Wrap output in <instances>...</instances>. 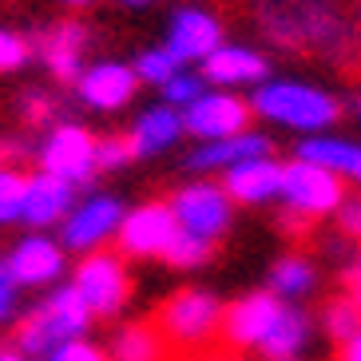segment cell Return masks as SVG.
Returning a JSON list of instances; mask_svg holds the SVG:
<instances>
[{
  "label": "cell",
  "instance_id": "9c48e42d",
  "mask_svg": "<svg viewBox=\"0 0 361 361\" xmlns=\"http://www.w3.org/2000/svg\"><path fill=\"white\" fill-rule=\"evenodd\" d=\"M262 28L282 44H338L345 24L329 0H258Z\"/></svg>",
  "mask_w": 361,
  "mask_h": 361
},
{
  "label": "cell",
  "instance_id": "2e32d148",
  "mask_svg": "<svg viewBox=\"0 0 361 361\" xmlns=\"http://www.w3.org/2000/svg\"><path fill=\"white\" fill-rule=\"evenodd\" d=\"M199 75L207 87H223V92H255L262 80H270V60H266L262 48H250V44L238 40H223L207 60L199 64Z\"/></svg>",
  "mask_w": 361,
  "mask_h": 361
},
{
  "label": "cell",
  "instance_id": "d4e9b609",
  "mask_svg": "<svg viewBox=\"0 0 361 361\" xmlns=\"http://www.w3.org/2000/svg\"><path fill=\"white\" fill-rule=\"evenodd\" d=\"M107 361H171V345L155 322H119L104 341Z\"/></svg>",
  "mask_w": 361,
  "mask_h": 361
},
{
  "label": "cell",
  "instance_id": "5b68a950",
  "mask_svg": "<svg viewBox=\"0 0 361 361\" xmlns=\"http://www.w3.org/2000/svg\"><path fill=\"white\" fill-rule=\"evenodd\" d=\"M345 199V183L329 175L326 167H314L306 159H286L282 163V183H278V207L290 231L314 226L334 219V211Z\"/></svg>",
  "mask_w": 361,
  "mask_h": 361
},
{
  "label": "cell",
  "instance_id": "7402d4cb",
  "mask_svg": "<svg viewBox=\"0 0 361 361\" xmlns=\"http://www.w3.org/2000/svg\"><path fill=\"white\" fill-rule=\"evenodd\" d=\"M294 159H306V163H314V167H326L329 175H338L345 187H357L361 191V139L338 135V131L306 135V139H298Z\"/></svg>",
  "mask_w": 361,
  "mask_h": 361
},
{
  "label": "cell",
  "instance_id": "ffe728a7",
  "mask_svg": "<svg viewBox=\"0 0 361 361\" xmlns=\"http://www.w3.org/2000/svg\"><path fill=\"white\" fill-rule=\"evenodd\" d=\"M123 139H128V147H131V159L167 155V151H175L187 139V131H183V111H175V107L155 99V104H147L131 119V128Z\"/></svg>",
  "mask_w": 361,
  "mask_h": 361
},
{
  "label": "cell",
  "instance_id": "b9f144b4",
  "mask_svg": "<svg viewBox=\"0 0 361 361\" xmlns=\"http://www.w3.org/2000/svg\"><path fill=\"white\" fill-rule=\"evenodd\" d=\"M116 4H123V8H135V12H143V8H151L155 0H116Z\"/></svg>",
  "mask_w": 361,
  "mask_h": 361
},
{
  "label": "cell",
  "instance_id": "e575fe53",
  "mask_svg": "<svg viewBox=\"0 0 361 361\" xmlns=\"http://www.w3.org/2000/svg\"><path fill=\"white\" fill-rule=\"evenodd\" d=\"M40 361H107V350L96 338H72V341H60L56 350H48Z\"/></svg>",
  "mask_w": 361,
  "mask_h": 361
},
{
  "label": "cell",
  "instance_id": "30bf717a",
  "mask_svg": "<svg viewBox=\"0 0 361 361\" xmlns=\"http://www.w3.org/2000/svg\"><path fill=\"white\" fill-rule=\"evenodd\" d=\"M0 262H4V270L24 294L28 290L44 294V290L60 286V282H68V270H72V255L60 246L56 234H44V231H24Z\"/></svg>",
  "mask_w": 361,
  "mask_h": 361
},
{
  "label": "cell",
  "instance_id": "74e56055",
  "mask_svg": "<svg viewBox=\"0 0 361 361\" xmlns=\"http://www.w3.org/2000/svg\"><path fill=\"white\" fill-rule=\"evenodd\" d=\"M334 361H361V334L357 338H350L345 345H338V357Z\"/></svg>",
  "mask_w": 361,
  "mask_h": 361
},
{
  "label": "cell",
  "instance_id": "f1b7e54d",
  "mask_svg": "<svg viewBox=\"0 0 361 361\" xmlns=\"http://www.w3.org/2000/svg\"><path fill=\"white\" fill-rule=\"evenodd\" d=\"M24 167L4 163L0 167V226H16L20 223V207H24Z\"/></svg>",
  "mask_w": 361,
  "mask_h": 361
},
{
  "label": "cell",
  "instance_id": "7a4b0ae2",
  "mask_svg": "<svg viewBox=\"0 0 361 361\" xmlns=\"http://www.w3.org/2000/svg\"><path fill=\"white\" fill-rule=\"evenodd\" d=\"M92 326H96V322H92L87 306L75 298V290L68 286V282H60V286L44 290L40 302H32V306L20 314V322L12 329V345L40 361L44 353L56 350L60 341L92 338Z\"/></svg>",
  "mask_w": 361,
  "mask_h": 361
},
{
  "label": "cell",
  "instance_id": "e0dca14e",
  "mask_svg": "<svg viewBox=\"0 0 361 361\" xmlns=\"http://www.w3.org/2000/svg\"><path fill=\"white\" fill-rule=\"evenodd\" d=\"M87 48H92V28L80 20H60L32 36V56H40L48 75L60 84H75V75L87 68Z\"/></svg>",
  "mask_w": 361,
  "mask_h": 361
},
{
  "label": "cell",
  "instance_id": "3957f363",
  "mask_svg": "<svg viewBox=\"0 0 361 361\" xmlns=\"http://www.w3.org/2000/svg\"><path fill=\"white\" fill-rule=\"evenodd\" d=\"M226 302L207 286H183L167 294L155 314V329L175 353H207L219 341Z\"/></svg>",
  "mask_w": 361,
  "mask_h": 361
},
{
  "label": "cell",
  "instance_id": "f35d334b",
  "mask_svg": "<svg viewBox=\"0 0 361 361\" xmlns=\"http://www.w3.org/2000/svg\"><path fill=\"white\" fill-rule=\"evenodd\" d=\"M195 361H246V357L231 350H207V353H195Z\"/></svg>",
  "mask_w": 361,
  "mask_h": 361
},
{
  "label": "cell",
  "instance_id": "8d00e7d4",
  "mask_svg": "<svg viewBox=\"0 0 361 361\" xmlns=\"http://www.w3.org/2000/svg\"><path fill=\"white\" fill-rule=\"evenodd\" d=\"M341 282H345V294L353 298L361 306V250H353V258L345 262V270H341Z\"/></svg>",
  "mask_w": 361,
  "mask_h": 361
},
{
  "label": "cell",
  "instance_id": "9a60e30c",
  "mask_svg": "<svg viewBox=\"0 0 361 361\" xmlns=\"http://www.w3.org/2000/svg\"><path fill=\"white\" fill-rule=\"evenodd\" d=\"M223 40H226L223 20H219L207 4H175V8H171L167 32H163V48H167L183 68H199Z\"/></svg>",
  "mask_w": 361,
  "mask_h": 361
},
{
  "label": "cell",
  "instance_id": "d6a6232c",
  "mask_svg": "<svg viewBox=\"0 0 361 361\" xmlns=\"http://www.w3.org/2000/svg\"><path fill=\"white\" fill-rule=\"evenodd\" d=\"M28 60H32V40L20 36L16 28H4V24H0V75L20 72Z\"/></svg>",
  "mask_w": 361,
  "mask_h": 361
},
{
  "label": "cell",
  "instance_id": "484cf974",
  "mask_svg": "<svg viewBox=\"0 0 361 361\" xmlns=\"http://www.w3.org/2000/svg\"><path fill=\"white\" fill-rule=\"evenodd\" d=\"M318 334L329 338L334 345H345L350 338L361 334V306L350 294H334L318 314Z\"/></svg>",
  "mask_w": 361,
  "mask_h": 361
},
{
  "label": "cell",
  "instance_id": "d590c367",
  "mask_svg": "<svg viewBox=\"0 0 361 361\" xmlns=\"http://www.w3.org/2000/svg\"><path fill=\"white\" fill-rule=\"evenodd\" d=\"M334 223H338L341 238H350L353 246H361V191H345L341 207L334 211Z\"/></svg>",
  "mask_w": 361,
  "mask_h": 361
},
{
  "label": "cell",
  "instance_id": "836d02e7",
  "mask_svg": "<svg viewBox=\"0 0 361 361\" xmlns=\"http://www.w3.org/2000/svg\"><path fill=\"white\" fill-rule=\"evenodd\" d=\"M24 310H28L24 290L12 282V274L4 270V262H0V329H16V322H20Z\"/></svg>",
  "mask_w": 361,
  "mask_h": 361
},
{
  "label": "cell",
  "instance_id": "d6986e66",
  "mask_svg": "<svg viewBox=\"0 0 361 361\" xmlns=\"http://www.w3.org/2000/svg\"><path fill=\"white\" fill-rule=\"evenodd\" d=\"M80 191L72 183L56 179V175H44V171H32L24 175V207H20V223L28 231H44L52 234L56 226L68 219V211L75 207Z\"/></svg>",
  "mask_w": 361,
  "mask_h": 361
},
{
  "label": "cell",
  "instance_id": "603a6c76",
  "mask_svg": "<svg viewBox=\"0 0 361 361\" xmlns=\"http://www.w3.org/2000/svg\"><path fill=\"white\" fill-rule=\"evenodd\" d=\"M314 338H318V322H314V314H310L306 306H282V314L274 318V326H270V334L262 338V345H258L255 357L262 361H294V357H306L310 345H314Z\"/></svg>",
  "mask_w": 361,
  "mask_h": 361
},
{
  "label": "cell",
  "instance_id": "8992f818",
  "mask_svg": "<svg viewBox=\"0 0 361 361\" xmlns=\"http://www.w3.org/2000/svg\"><path fill=\"white\" fill-rule=\"evenodd\" d=\"M167 207L175 214L179 234H191V238L211 246L226 238V231L234 226V211H238L219 179H187L183 187L171 191Z\"/></svg>",
  "mask_w": 361,
  "mask_h": 361
},
{
  "label": "cell",
  "instance_id": "1f68e13d",
  "mask_svg": "<svg viewBox=\"0 0 361 361\" xmlns=\"http://www.w3.org/2000/svg\"><path fill=\"white\" fill-rule=\"evenodd\" d=\"M131 167V147L123 135H96V171L99 175H119Z\"/></svg>",
  "mask_w": 361,
  "mask_h": 361
},
{
  "label": "cell",
  "instance_id": "60d3db41",
  "mask_svg": "<svg viewBox=\"0 0 361 361\" xmlns=\"http://www.w3.org/2000/svg\"><path fill=\"white\" fill-rule=\"evenodd\" d=\"M345 111H350V116L361 123V92H353V96H350V107H345Z\"/></svg>",
  "mask_w": 361,
  "mask_h": 361
},
{
  "label": "cell",
  "instance_id": "4fadbf2b",
  "mask_svg": "<svg viewBox=\"0 0 361 361\" xmlns=\"http://www.w3.org/2000/svg\"><path fill=\"white\" fill-rule=\"evenodd\" d=\"M282 298H274L270 290H246V294H238L234 302H226L223 310V329H219V341H223V350L231 353H258V345H262V338L270 334V326H274V318L282 314Z\"/></svg>",
  "mask_w": 361,
  "mask_h": 361
},
{
  "label": "cell",
  "instance_id": "ee69618b",
  "mask_svg": "<svg viewBox=\"0 0 361 361\" xmlns=\"http://www.w3.org/2000/svg\"><path fill=\"white\" fill-rule=\"evenodd\" d=\"M0 167H4V143H0Z\"/></svg>",
  "mask_w": 361,
  "mask_h": 361
},
{
  "label": "cell",
  "instance_id": "4316f807",
  "mask_svg": "<svg viewBox=\"0 0 361 361\" xmlns=\"http://www.w3.org/2000/svg\"><path fill=\"white\" fill-rule=\"evenodd\" d=\"M131 68H135V75H139V87H155V92H159L183 64L163 48V44H151V48H143V52L131 60Z\"/></svg>",
  "mask_w": 361,
  "mask_h": 361
},
{
  "label": "cell",
  "instance_id": "6da1fadb",
  "mask_svg": "<svg viewBox=\"0 0 361 361\" xmlns=\"http://www.w3.org/2000/svg\"><path fill=\"white\" fill-rule=\"evenodd\" d=\"M246 99H250V116L255 119H262L270 128L294 131L298 139L334 131L341 111H345L329 87L302 80V75H270Z\"/></svg>",
  "mask_w": 361,
  "mask_h": 361
},
{
  "label": "cell",
  "instance_id": "44dd1931",
  "mask_svg": "<svg viewBox=\"0 0 361 361\" xmlns=\"http://www.w3.org/2000/svg\"><path fill=\"white\" fill-rule=\"evenodd\" d=\"M223 191L231 195L234 207H270L278 202V183H282V159L278 155H258L238 167L219 175Z\"/></svg>",
  "mask_w": 361,
  "mask_h": 361
},
{
  "label": "cell",
  "instance_id": "f546056e",
  "mask_svg": "<svg viewBox=\"0 0 361 361\" xmlns=\"http://www.w3.org/2000/svg\"><path fill=\"white\" fill-rule=\"evenodd\" d=\"M16 107H20V119L28 128H52L56 119H60V104H56V96L44 92V87H28V92L16 99Z\"/></svg>",
  "mask_w": 361,
  "mask_h": 361
},
{
  "label": "cell",
  "instance_id": "52a82bcc",
  "mask_svg": "<svg viewBox=\"0 0 361 361\" xmlns=\"http://www.w3.org/2000/svg\"><path fill=\"white\" fill-rule=\"evenodd\" d=\"M128 214V202L111 191H84L75 199V207L68 211V219L56 226V238L64 246L68 255L84 258L96 255V250H107L116 246L119 223Z\"/></svg>",
  "mask_w": 361,
  "mask_h": 361
},
{
  "label": "cell",
  "instance_id": "8fae6325",
  "mask_svg": "<svg viewBox=\"0 0 361 361\" xmlns=\"http://www.w3.org/2000/svg\"><path fill=\"white\" fill-rule=\"evenodd\" d=\"M175 238H179V226H175L171 207L151 199V202H139V207H128L111 250H119L128 262H151V258L163 262V255L171 250Z\"/></svg>",
  "mask_w": 361,
  "mask_h": 361
},
{
  "label": "cell",
  "instance_id": "83f0119b",
  "mask_svg": "<svg viewBox=\"0 0 361 361\" xmlns=\"http://www.w3.org/2000/svg\"><path fill=\"white\" fill-rule=\"evenodd\" d=\"M202 92H207V84H202L199 68H179V72H175L167 84L159 87V104L175 107V111H187V107L202 96Z\"/></svg>",
  "mask_w": 361,
  "mask_h": 361
},
{
  "label": "cell",
  "instance_id": "4dcf8cb0",
  "mask_svg": "<svg viewBox=\"0 0 361 361\" xmlns=\"http://www.w3.org/2000/svg\"><path fill=\"white\" fill-rule=\"evenodd\" d=\"M211 255H214L211 243H199L191 234H179V238L171 243V250L163 255V262H167L171 270H202V266L211 262Z\"/></svg>",
  "mask_w": 361,
  "mask_h": 361
},
{
  "label": "cell",
  "instance_id": "ba28073f",
  "mask_svg": "<svg viewBox=\"0 0 361 361\" xmlns=\"http://www.w3.org/2000/svg\"><path fill=\"white\" fill-rule=\"evenodd\" d=\"M36 171L72 183L75 191L92 187V179L99 175L96 135L75 119H56L52 128H44V135L36 139Z\"/></svg>",
  "mask_w": 361,
  "mask_h": 361
},
{
  "label": "cell",
  "instance_id": "cb8c5ba5",
  "mask_svg": "<svg viewBox=\"0 0 361 361\" xmlns=\"http://www.w3.org/2000/svg\"><path fill=\"white\" fill-rule=\"evenodd\" d=\"M322 286V262L314 255H302V250H290V255L274 258L270 270H266V290L290 306H302L306 298H314Z\"/></svg>",
  "mask_w": 361,
  "mask_h": 361
},
{
  "label": "cell",
  "instance_id": "ac0fdd59",
  "mask_svg": "<svg viewBox=\"0 0 361 361\" xmlns=\"http://www.w3.org/2000/svg\"><path fill=\"white\" fill-rule=\"evenodd\" d=\"M258 155H274V139L266 131L250 128L243 135L219 139V143H195L187 155H183V167L187 175H199V179H211V175H223V171L238 167L246 159H258Z\"/></svg>",
  "mask_w": 361,
  "mask_h": 361
},
{
  "label": "cell",
  "instance_id": "f6af8a7d",
  "mask_svg": "<svg viewBox=\"0 0 361 361\" xmlns=\"http://www.w3.org/2000/svg\"><path fill=\"white\" fill-rule=\"evenodd\" d=\"M294 361H306V357H294Z\"/></svg>",
  "mask_w": 361,
  "mask_h": 361
},
{
  "label": "cell",
  "instance_id": "7c38bea8",
  "mask_svg": "<svg viewBox=\"0 0 361 361\" xmlns=\"http://www.w3.org/2000/svg\"><path fill=\"white\" fill-rule=\"evenodd\" d=\"M255 128L250 116V99L238 92H223V87H207L187 111H183V131L195 143H219V139L243 135Z\"/></svg>",
  "mask_w": 361,
  "mask_h": 361
},
{
  "label": "cell",
  "instance_id": "ab89813d",
  "mask_svg": "<svg viewBox=\"0 0 361 361\" xmlns=\"http://www.w3.org/2000/svg\"><path fill=\"white\" fill-rule=\"evenodd\" d=\"M0 361H36V357H28L24 350H16V345L8 341V345H0Z\"/></svg>",
  "mask_w": 361,
  "mask_h": 361
},
{
  "label": "cell",
  "instance_id": "7bdbcfd3",
  "mask_svg": "<svg viewBox=\"0 0 361 361\" xmlns=\"http://www.w3.org/2000/svg\"><path fill=\"white\" fill-rule=\"evenodd\" d=\"M56 4H64V8H92L96 0H56Z\"/></svg>",
  "mask_w": 361,
  "mask_h": 361
},
{
  "label": "cell",
  "instance_id": "5bb4252c",
  "mask_svg": "<svg viewBox=\"0 0 361 361\" xmlns=\"http://www.w3.org/2000/svg\"><path fill=\"white\" fill-rule=\"evenodd\" d=\"M80 107L96 116H119L123 107L135 104L139 96V75L128 60H92L72 84Z\"/></svg>",
  "mask_w": 361,
  "mask_h": 361
},
{
  "label": "cell",
  "instance_id": "277c9868",
  "mask_svg": "<svg viewBox=\"0 0 361 361\" xmlns=\"http://www.w3.org/2000/svg\"><path fill=\"white\" fill-rule=\"evenodd\" d=\"M68 286L87 306L92 322H119L131 306V266L119 250H96L75 258L68 270Z\"/></svg>",
  "mask_w": 361,
  "mask_h": 361
}]
</instances>
